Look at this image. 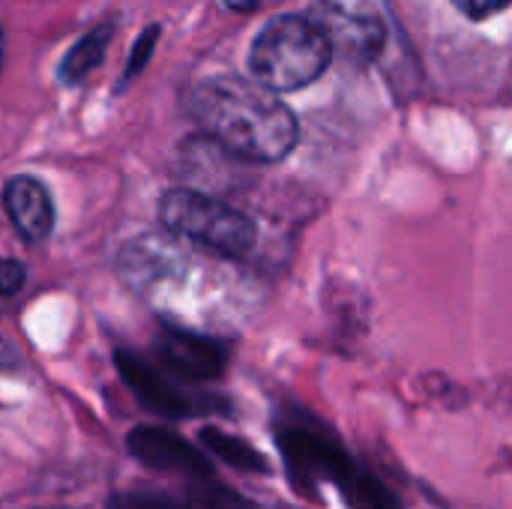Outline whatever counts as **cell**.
<instances>
[{
  "label": "cell",
  "instance_id": "1",
  "mask_svg": "<svg viewBox=\"0 0 512 509\" xmlns=\"http://www.w3.org/2000/svg\"><path fill=\"white\" fill-rule=\"evenodd\" d=\"M186 111L216 147L243 162H279L300 135L294 111L255 78H204L186 93Z\"/></svg>",
  "mask_w": 512,
  "mask_h": 509
},
{
  "label": "cell",
  "instance_id": "2",
  "mask_svg": "<svg viewBox=\"0 0 512 509\" xmlns=\"http://www.w3.org/2000/svg\"><path fill=\"white\" fill-rule=\"evenodd\" d=\"M276 444L291 483L312 495L318 486H336L351 509H405L399 498L324 429L312 423H282Z\"/></svg>",
  "mask_w": 512,
  "mask_h": 509
},
{
  "label": "cell",
  "instance_id": "3",
  "mask_svg": "<svg viewBox=\"0 0 512 509\" xmlns=\"http://www.w3.org/2000/svg\"><path fill=\"white\" fill-rule=\"evenodd\" d=\"M333 63V48L309 15L270 18L249 48V72L276 93L318 81Z\"/></svg>",
  "mask_w": 512,
  "mask_h": 509
},
{
  "label": "cell",
  "instance_id": "4",
  "mask_svg": "<svg viewBox=\"0 0 512 509\" xmlns=\"http://www.w3.org/2000/svg\"><path fill=\"white\" fill-rule=\"evenodd\" d=\"M159 219L171 234L222 258H246L258 240V228L246 213L195 189L165 192L159 201Z\"/></svg>",
  "mask_w": 512,
  "mask_h": 509
},
{
  "label": "cell",
  "instance_id": "5",
  "mask_svg": "<svg viewBox=\"0 0 512 509\" xmlns=\"http://www.w3.org/2000/svg\"><path fill=\"white\" fill-rule=\"evenodd\" d=\"M327 36L333 57L369 66L387 48V15L378 0H312L306 12Z\"/></svg>",
  "mask_w": 512,
  "mask_h": 509
},
{
  "label": "cell",
  "instance_id": "6",
  "mask_svg": "<svg viewBox=\"0 0 512 509\" xmlns=\"http://www.w3.org/2000/svg\"><path fill=\"white\" fill-rule=\"evenodd\" d=\"M129 453L156 471H168V474H183L195 483H207L213 480V468L207 462V456L192 447L186 438H180L171 429L162 426H138L129 435Z\"/></svg>",
  "mask_w": 512,
  "mask_h": 509
},
{
  "label": "cell",
  "instance_id": "7",
  "mask_svg": "<svg viewBox=\"0 0 512 509\" xmlns=\"http://www.w3.org/2000/svg\"><path fill=\"white\" fill-rule=\"evenodd\" d=\"M156 348H159L162 366L186 381H213L225 372V363H228V354L216 339L177 330V327H165Z\"/></svg>",
  "mask_w": 512,
  "mask_h": 509
},
{
  "label": "cell",
  "instance_id": "8",
  "mask_svg": "<svg viewBox=\"0 0 512 509\" xmlns=\"http://www.w3.org/2000/svg\"><path fill=\"white\" fill-rule=\"evenodd\" d=\"M114 363L126 381V387L138 396V402L159 414V417H168V420H177V417H189L198 411V405L183 393L177 390L156 366H150L147 360L129 354V351H117L114 354Z\"/></svg>",
  "mask_w": 512,
  "mask_h": 509
},
{
  "label": "cell",
  "instance_id": "9",
  "mask_svg": "<svg viewBox=\"0 0 512 509\" xmlns=\"http://www.w3.org/2000/svg\"><path fill=\"white\" fill-rule=\"evenodd\" d=\"M3 207L9 213L15 231L30 243L45 240L54 228L51 195L36 177H12L3 189Z\"/></svg>",
  "mask_w": 512,
  "mask_h": 509
},
{
  "label": "cell",
  "instance_id": "10",
  "mask_svg": "<svg viewBox=\"0 0 512 509\" xmlns=\"http://www.w3.org/2000/svg\"><path fill=\"white\" fill-rule=\"evenodd\" d=\"M111 36H114L111 24L93 27L87 36H81V39L66 51V57H63V63H60V69H57L60 81H63V84H78V81H84V78L102 63Z\"/></svg>",
  "mask_w": 512,
  "mask_h": 509
},
{
  "label": "cell",
  "instance_id": "11",
  "mask_svg": "<svg viewBox=\"0 0 512 509\" xmlns=\"http://www.w3.org/2000/svg\"><path fill=\"white\" fill-rule=\"evenodd\" d=\"M201 444L216 456L222 459L225 465L237 468V471H249V474H267V459L246 441L228 435V432H219V429H204L201 432Z\"/></svg>",
  "mask_w": 512,
  "mask_h": 509
},
{
  "label": "cell",
  "instance_id": "12",
  "mask_svg": "<svg viewBox=\"0 0 512 509\" xmlns=\"http://www.w3.org/2000/svg\"><path fill=\"white\" fill-rule=\"evenodd\" d=\"M108 509H192L189 504L168 498V495H156V492H126L111 498Z\"/></svg>",
  "mask_w": 512,
  "mask_h": 509
},
{
  "label": "cell",
  "instance_id": "13",
  "mask_svg": "<svg viewBox=\"0 0 512 509\" xmlns=\"http://www.w3.org/2000/svg\"><path fill=\"white\" fill-rule=\"evenodd\" d=\"M24 279H27V270H24L21 261H15V258H3L0 261V297L18 294Z\"/></svg>",
  "mask_w": 512,
  "mask_h": 509
},
{
  "label": "cell",
  "instance_id": "14",
  "mask_svg": "<svg viewBox=\"0 0 512 509\" xmlns=\"http://www.w3.org/2000/svg\"><path fill=\"white\" fill-rule=\"evenodd\" d=\"M156 39H159V27L153 24L138 42H135V51H132V57H129V66H126V78L123 81H132L138 72H141V66L147 63V57H150V48L156 45Z\"/></svg>",
  "mask_w": 512,
  "mask_h": 509
},
{
  "label": "cell",
  "instance_id": "15",
  "mask_svg": "<svg viewBox=\"0 0 512 509\" xmlns=\"http://www.w3.org/2000/svg\"><path fill=\"white\" fill-rule=\"evenodd\" d=\"M456 3V9L459 12H465L468 18H489V15H495V12H501V9H507L512 0H453Z\"/></svg>",
  "mask_w": 512,
  "mask_h": 509
},
{
  "label": "cell",
  "instance_id": "16",
  "mask_svg": "<svg viewBox=\"0 0 512 509\" xmlns=\"http://www.w3.org/2000/svg\"><path fill=\"white\" fill-rule=\"evenodd\" d=\"M225 3H228L231 9H237V12H249V9H255L261 0H225Z\"/></svg>",
  "mask_w": 512,
  "mask_h": 509
},
{
  "label": "cell",
  "instance_id": "17",
  "mask_svg": "<svg viewBox=\"0 0 512 509\" xmlns=\"http://www.w3.org/2000/svg\"><path fill=\"white\" fill-rule=\"evenodd\" d=\"M0 69H3V27H0Z\"/></svg>",
  "mask_w": 512,
  "mask_h": 509
}]
</instances>
